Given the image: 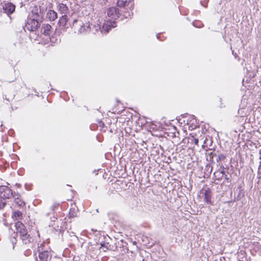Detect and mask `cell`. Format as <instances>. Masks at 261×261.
<instances>
[{
  "label": "cell",
  "mask_w": 261,
  "mask_h": 261,
  "mask_svg": "<svg viewBox=\"0 0 261 261\" xmlns=\"http://www.w3.org/2000/svg\"><path fill=\"white\" fill-rule=\"evenodd\" d=\"M13 217L15 219H21L22 217V214L19 211H16L13 213Z\"/></svg>",
  "instance_id": "12"
},
{
  "label": "cell",
  "mask_w": 261,
  "mask_h": 261,
  "mask_svg": "<svg viewBox=\"0 0 261 261\" xmlns=\"http://www.w3.org/2000/svg\"><path fill=\"white\" fill-rule=\"evenodd\" d=\"M26 27L29 31H36L39 27V22L37 20H34V19L29 20L26 25Z\"/></svg>",
  "instance_id": "3"
},
{
  "label": "cell",
  "mask_w": 261,
  "mask_h": 261,
  "mask_svg": "<svg viewBox=\"0 0 261 261\" xmlns=\"http://www.w3.org/2000/svg\"><path fill=\"white\" fill-rule=\"evenodd\" d=\"M130 2H131V1H117V5H118L119 6L121 7H123L127 6Z\"/></svg>",
  "instance_id": "11"
},
{
  "label": "cell",
  "mask_w": 261,
  "mask_h": 261,
  "mask_svg": "<svg viewBox=\"0 0 261 261\" xmlns=\"http://www.w3.org/2000/svg\"><path fill=\"white\" fill-rule=\"evenodd\" d=\"M41 8H38V7H35L33 9V10H32V13L35 15H38L41 14Z\"/></svg>",
  "instance_id": "13"
},
{
  "label": "cell",
  "mask_w": 261,
  "mask_h": 261,
  "mask_svg": "<svg viewBox=\"0 0 261 261\" xmlns=\"http://www.w3.org/2000/svg\"><path fill=\"white\" fill-rule=\"evenodd\" d=\"M107 15L109 18L112 20L118 19L120 16V12L118 8L116 7H111L107 11Z\"/></svg>",
  "instance_id": "2"
},
{
  "label": "cell",
  "mask_w": 261,
  "mask_h": 261,
  "mask_svg": "<svg viewBox=\"0 0 261 261\" xmlns=\"http://www.w3.org/2000/svg\"><path fill=\"white\" fill-rule=\"evenodd\" d=\"M16 227L18 232H19V233L21 236L26 235V234L27 233V231L26 227L21 222H17L16 223Z\"/></svg>",
  "instance_id": "6"
},
{
  "label": "cell",
  "mask_w": 261,
  "mask_h": 261,
  "mask_svg": "<svg viewBox=\"0 0 261 261\" xmlns=\"http://www.w3.org/2000/svg\"><path fill=\"white\" fill-rule=\"evenodd\" d=\"M1 197L3 199H9L13 196V192L7 187L2 186L0 188Z\"/></svg>",
  "instance_id": "1"
},
{
  "label": "cell",
  "mask_w": 261,
  "mask_h": 261,
  "mask_svg": "<svg viewBox=\"0 0 261 261\" xmlns=\"http://www.w3.org/2000/svg\"><path fill=\"white\" fill-rule=\"evenodd\" d=\"M51 30H52L51 26L50 24H46L43 26L41 32H42V34H44V35H49L50 33Z\"/></svg>",
  "instance_id": "8"
},
{
  "label": "cell",
  "mask_w": 261,
  "mask_h": 261,
  "mask_svg": "<svg viewBox=\"0 0 261 261\" xmlns=\"http://www.w3.org/2000/svg\"><path fill=\"white\" fill-rule=\"evenodd\" d=\"M58 8L60 13H67L68 12V9L66 5H64L63 4H59L58 6Z\"/></svg>",
  "instance_id": "9"
},
{
  "label": "cell",
  "mask_w": 261,
  "mask_h": 261,
  "mask_svg": "<svg viewBox=\"0 0 261 261\" xmlns=\"http://www.w3.org/2000/svg\"><path fill=\"white\" fill-rule=\"evenodd\" d=\"M3 9L5 13H6L7 15H10L14 12L15 9V7L13 4L7 3L4 6Z\"/></svg>",
  "instance_id": "5"
},
{
  "label": "cell",
  "mask_w": 261,
  "mask_h": 261,
  "mask_svg": "<svg viewBox=\"0 0 261 261\" xmlns=\"http://www.w3.org/2000/svg\"><path fill=\"white\" fill-rule=\"evenodd\" d=\"M67 21H68L67 16V15H64L59 20L58 24L60 26H65V24H67Z\"/></svg>",
  "instance_id": "10"
},
{
  "label": "cell",
  "mask_w": 261,
  "mask_h": 261,
  "mask_svg": "<svg viewBox=\"0 0 261 261\" xmlns=\"http://www.w3.org/2000/svg\"><path fill=\"white\" fill-rule=\"evenodd\" d=\"M57 14L53 10H50L48 12L47 14V18L50 21H55L57 18Z\"/></svg>",
  "instance_id": "7"
},
{
  "label": "cell",
  "mask_w": 261,
  "mask_h": 261,
  "mask_svg": "<svg viewBox=\"0 0 261 261\" xmlns=\"http://www.w3.org/2000/svg\"><path fill=\"white\" fill-rule=\"evenodd\" d=\"M116 26V23H115V21L111 20H109L105 21V23H104L103 29L106 32H108L111 29H112V28L115 27Z\"/></svg>",
  "instance_id": "4"
}]
</instances>
